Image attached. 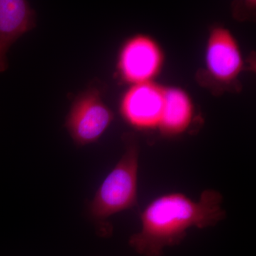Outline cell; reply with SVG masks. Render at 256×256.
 <instances>
[{
    "mask_svg": "<svg viewBox=\"0 0 256 256\" xmlns=\"http://www.w3.org/2000/svg\"><path fill=\"white\" fill-rule=\"evenodd\" d=\"M223 196L206 190L198 201L180 192L154 198L140 215L141 229L129 239L140 255L162 256L165 248L180 244L190 228L214 226L225 218Z\"/></svg>",
    "mask_w": 256,
    "mask_h": 256,
    "instance_id": "cell-1",
    "label": "cell"
},
{
    "mask_svg": "<svg viewBox=\"0 0 256 256\" xmlns=\"http://www.w3.org/2000/svg\"><path fill=\"white\" fill-rule=\"evenodd\" d=\"M124 152L88 204V212L98 223L138 204L140 146L132 133L122 136Z\"/></svg>",
    "mask_w": 256,
    "mask_h": 256,
    "instance_id": "cell-2",
    "label": "cell"
},
{
    "mask_svg": "<svg viewBox=\"0 0 256 256\" xmlns=\"http://www.w3.org/2000/svg\"><path fill=\"white\" fill-rule=\"evenodd\" d=\"M114 114L100 89L90 86L75 98L65 119L66 129L77 146L97 142L112 124Z\"/></svg>",
    "mask_w": 256,
    "mask_h": 256,
    "instance_id": "cell-3",
    "label": "cell"
},
{
    "mask_svg": "<svg viewBox=\"0 0 256 256\" xmlns=\"http://www.w3.org/2000/svg\"><path fill=\"white\" fill-rule=\"evenodd\" d=\"M164 53L154 38L144 34L130 37L120 50L118 76L129 85L153 82L161 72Z\"/></svg>",
    "mask_w": 256,
    "mask_h": 256,
    "instance_id": "cell-4",
    "label": "cell"
},
{
    "mask_svg": "<svg viewBox=\"0 0 256 256\" xmlns=\"http://www.w3.org/2000/svg\"><path fill=\"white\" fill-rule=\"evenodd\" d=\"M165 88L153 82L130 86L120 102V112L139 130L158 128L164 105Z\"/></svg>",
    "mask_w": 256,
    "mask_h": 256,
    "instance_id": "cell-5",
    "label": "cell"
},
{
    "mask_svg": "<svg viewBox=\"0 0 256 256\" xmlns=\"http://www.w3.org/2000/svg\"><path fill=\"white\" fill-rule=\"evenodd\" d=\"M208 75L222 84L235 82L244 64L236 38L228 28L215 26L208 35L205 54Z\"/></svg>",
    "mask_w": 256,
    "mask_h": 256,
    "instance_id": "cell-6",
    "label": "cell"
},
{
    "mask_svg": "<svg viewBox=\"0 0 256 256\" xmlns=\"http://www.w3.org/2000/svg\"><path fill=\"white\" fill-rule=\"evenodd\" d=\"M36 26V13L26 0H0V74L9 67L8 54L20 37Z\"/></svg>",
    "mask_w": 256,
    "mask_h": 256,
    "instance_id": "cell-7",
    "label": "cell"
},
{
    "mask_svg": "<svg viewBox=\"0 0 256 256\" xmlns=\"http://www.w3.org/2000/svg\"><path fill=\"white\" fill-rule=\"evenodd\" d=\"M194 112L188 92L180 88H165L164 109L158 128L166 137L183 134L191 126Z\"/></svg>",
    "mask_w": 256,
    "mask_h": 256,
    "instance_id": "cell-8",
    "label": "cell"
}]
</instances>
